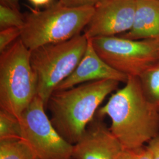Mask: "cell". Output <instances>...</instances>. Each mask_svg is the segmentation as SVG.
I'll list each match as a JSON object with an SVG mask.
<instances>
[{
	"label": "cell",
	"instance_id": "cell-1",
	"mask_svg": "<svg viewBox=\"0 0 159 159\" xmlns=\"http://www.w3.org/2000/svg\"><path fill=\"white\" fill-rule=\"evenodd\" d=\"M97 114L110 118L109 129L125 149L142 148L159 133V109L148 100L137 77H129Z\"/></svg>",
	"mask_w": 159,
	"mask_h": 159
},
{
	"label": "cell",
	"instance_id": "cell-2",
	"mask_svg": "<svg viewBox=\"0 0 159 159\" xmlns=\"http://www.w3.org/2000/svg\"><path fill=\"white\" fill-rule=\"evenodd\" d=\"M120 82L102 80L66 90H55L46 104L51 123L58 133L74 145L80 140L105 98L117 90Z\"/></svg>",
	"mask_w": 159,
	"mask_h": 159
},
{
	"label": "cell",
	"instance_id": "cell-3",
	"mask_svg": "<svg viewBox=\"0 0 159 159\" xmlns=\"http://www.w3.org/2000/svg\"><path fill=\"white\" fill-rule=\"evenodd\" d=\"M94 7H70L59 1L43 10L24 15L20 40L30 50L70 40L80 35L90 21Z\"/></svg>",
	"mask_w": 159,
	"mask_h": 159
},
{
	"label": "cell",
	"instance_id": "cell-4",
	"mask_svg": "<svg viewBox=\"0 0 159 159\" xmlns=\"http://www.w3.org/2000/svg\"><path fill=\"white\" fill-rule=\"evenodd\" d=\"M37 96L30 50L18 39L0 56V107L19 119Z\"/></svg>",
	"mask_w": 159,
	"mask_h": 159
},
{
	"label": "cell",
	"instance_id": "cell-5",
	"mask_svg": "<svg viewBox=\"0 0 159 159\" xmlns=\"http://www.w3.org/2000/svg\"><path fill=\"white\" fill-rule=\"evenodd\" d=\"M88 43L84 34L70 40L30 50V62L37 80V96L46 105L52 93L76 68Z\"/></svg>",
	"mask_w": 159,
	"mask_h": 159
},
{
	"label": "cell",
	"instance_id": "cell-6",
	"mask_svg": "<svg viewBox=\"0 0 159 159\" xmlns=\"http://www.w3.org/2000/svg\"><path fill=\"white\" fill-rule=\"evenodd\" d=\"M88 39L103 61L128 77H139L159 62V37L133 40L111 36Z\"/></svg>",
	"mask_w": 159,
	"mask_h": 159
},
{
	"label": "cell",
	"instance_id": "cell-7",
	"mask_svg": "<svg viewBox=\"0 0 159 159\" xmlns=\"http://www.w3.org/2000/svg\"><path fill=\"white\" fill-rule=\"evenodd\" d=\"M44 102L34 98L18 119L21 140L31 148L36 159H71L73 145L54 128L47 116Z\"/></svg>",
	"mask_w": 159,
	"mask_h": 159
},
{
	"label": "cell",
	"instance_id": "cell-8",
	"mask_svg": "<svg viewBox=\"0 0 159 159\" xmlns=\"http://www.w3.org/2000/svg\"><path fill=\"white\" fill-rule=\"evenodd\" d=\"M136 10V0H102L94 7L83 32L87 39L116 36L130 30Z\"/></svg>",
	"mask_w": 159,
	"mask_h": 159
},
{
	"label": "cell",
	"instance_id": "cell-9",
	"mask_svg": "<svg viewBox=\"0 0 159 159\" xmlns=\"http://www.w3.org/2000/svg\"><path fill=\"white\" fill-rule=\"evenodd\" d=\"M124 148L109 128L93 120L79 141L73 145L74 159H119Z\"/></svg>",
	"mask_w": 159,
	"mask_h": 159
},
{
	"label": "cell",
	"instance_id": "cell-10",
	"mask_svg": "<svg viewBox=\"0 0 159 159\" xmlns=\"http://www.w3.org/2000/svg\"><path fill=\"white\" fill-rule=\"evenodd\" d=\"M129 77L108 66L97 53L91 40L88 39L85 52L79 64L56 90H66L74 86L102 80H114L125 83Z\"/></svg>",
	"mask_w": 159,
	"mask_h": 159
},
{
	"label": "cell",
	"instance_id": "cell-11",
	"mask_svg": "<svg viewBox=\"0 0 159 159\" xmlns=\"http://www.w3.org/2000/svg\"><path fill=\"white\" fill-rule=\"evenodd\" d=\"M119 36L133 40L159 38V0H136L133 25Z\"/></svg>",
	"mask_w": 159,
	"mask_h": 159
},
{
	"label": "cell",
	"instance_id": "cell-12",
	"mask_svg": "<svg viewBox=\"0 0 159 159\" xmlns=\"http://www.w3.org/2000/svg\"><path fill=\"white\" fill-rule=\"evenodd\" d=\"M139 78L148 100L159 109V62L144 71Z\"/></svg>",
	"mask_w": 159,
	"mask_h": 159
},
{
	"label": "cell",
	"instance_id": "cell-13",
	"mask_svg": "<svg viewBox=\"0 0 159 159\" xmlns=\"http://www.w3.org/2000/svg\"><path fill=\"white\" fill-rule=\"evenodd\" d=\"M0 159H36L29 146L21 140L0 141Z\"/></svg>",
	"mask_w": 159,
	"mask_h": 159
},
{
	"label": "cell",
	"instance_id": "cell-14",
	"mask_svg": "<svg viewBox=\"0 0 159 159\" xmlns=\"http://www.w3.org/2000/svg\"><path fill=\"white\" fill-rule=\"evenodd\" d=\"M19 120L4 110H0V141L21 140Z\"/></svg>",
	"mask_w": 159,
	"mask_h": 159
},
{
	"label": "cell",
	"instance_id": "cell-15",
	"mask_svg": "<svg viewBox=\"0 0 159 159\" xmlns=\"http://www.w3.org/2000/svg\"><path fill=\"white\" fill-rule=\"evenodd\" d=\"M24 15L20 10L3 4H0V29L10 27L21 29L24 24Z\"/></svg>",
	"mask_w": 159,
	"mask_h": 159
},
{
	"label": "cell",
	"instance_id": "cell-16",
	"mask_svg": "<svg viewBox=\"0 0 159 159\" xmlns=\"http://www.w3.org/2000/svg\"><path fill=\"white\" fill-rule=\"evenodd\" d=\"M21 29L10 27L0 31V52H2L20 37Z\"/></svg>",
	"mask_w": 159,
	"mask_h": 159
},
{
	"label": "cell",
	"instance_id": "cell-17",
	"mask_svg": "<svg viewBox=\"0 0 159 159\" xmlns=\"http://www.w3.org/2000/svg\"><path fill=\"white\" fill-rule=\"evenodd\" d=\"M119 159H152L151 154L146 146L136 149H125L120 155Z\"/></svg>",
	"mask_w": 159,
	"mask_h": 159
},
{
	"label": "cell",
	"instance_id": "cell-18",
	"mask_svg": "<svg viewBox=\"0 0 159 159\" xmlns=\"http://www.w3.org/2000/svg\"><path fill=\"white\" fill-rule=\"evenodd\" d=\"M102 0H59L64 6L70 7H95Z\"/></svg>",
	"mask_w": 159,
	"mask_h": 159
},
{
	"label": "cell",
	"instance_id": "cell-19",
	"mask_svg": "<svg viewBox=\"0 0 159 159\" xmlns=\"http://www.w3.org/2000/svg\"><path fill=\"white\" fill-rule=\"evenodd\" d=\"M146 147L151 154L152 159H159V133L148 142Z\"/></svg>",
	"mask_w": 159,
	"mask_h": 159
},
{
	"label": "cell",
	"instance_id": "cell-20",
	"mask_svg": "<svg viewBox=\"0 0 159 159\" xmlns=\"http://www.w3.org/2000/svg\"><path fill=\"white\" fill-rule=\"evenodd\" d=\"M29 2L35 7H44L51 5L53 0H28Z\"/></svg>",
	"mask_w": 159,
	"mask_h": 159
},
{
	"label": "cell",
	"instance_id": "cell-21",
	"mask_svg": "<svg viewBox=\"0 0 159 159\" xmlns=\"http://www.w3.org/2000/svg\"><path fill=\"white\" fill-rule=\"evenodd\" d=\"M20 0H1V4L10 6L12 8L20 10L19 7Z\"/></svg>",
	"mask_w": 159,
	"mask_h": 159
},
{
	"label": "cell",
	"instance_id": "cell-22",
	"mask_svg": "<svg viewBox=\"0 0 159 159\" xmlns=\"http://www.w3.org/2000/svg\"></svg>",
	"mask_w": 159,
	"mask_h": 159
}]
</instances>
